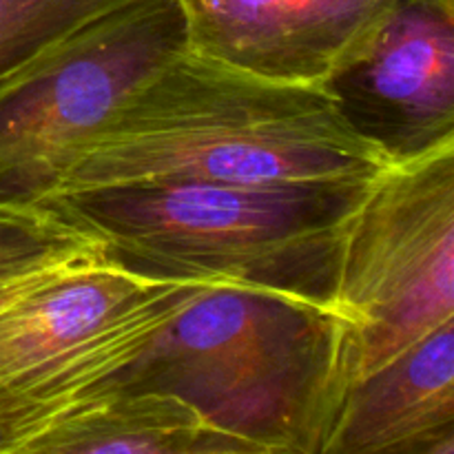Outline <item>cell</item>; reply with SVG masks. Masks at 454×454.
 Instances as JSON below:
<instances>
[{"label":"cell","mask_w":454,"mask_h":454,"mask_svg":"<svg viewBox=\"0 0 454 454\" xmlns=\"http://www.w3.org/2000/svg\"><path fill=\"white\" fill-rule=\"evenodd\" d=\"M386 167L317 84L278 82L184 49L115 109L62 191L371 182Z\"/></svg>","instance_id":"6da1fadb"},{"label":"cell","mask_w":454,"mask_h":454,"mask_svg":"<svg viewBox=\"0 0 454 454\" xmlns=\"http://www.w3.org/2000/svg\"><path fill=\"white\" fill-rule=\"evenodd\" d=\"M353 380L355 331L335 309L204 284L80 402L173 395L257 454H324Z\"/></svg>","instance_id":"7a4b0ae2"},{"label":"cell","mask_w":454,"mask_h":454,"mask_svg":"<svg viewBox=\"0 0 454 454\" xmlns=\"http://www.w3.org/2000/svg\"><path fill=\"white\" fill-rule=\"evenodd\" d=\"M371 182H140L62 191L43 208L146 282L231 284L335 309Z\"/></svg>","instance_id":"3957f363"},{"label":"cell","mask_w":454,"mask_h":454,"mask_svg":"<svg viewBox=\"0 0 454 454\" xmlns=\"http://www.w3.org/2000/svg\"><path fill=\"white\" fill-rule=\"evenodd\" d=\"M184 49L177 0H129L0 75V207L60 193L115 109Z\"/></svg>","instance_id":"277c9868"},{"label":"cell","mask_w":454,"mask_h":454,"mask_svg":"<svg viewBox=\"0 0 454 454\" xmlns=\"http://www.w3.org/2000/svg\"><path fill=\"white\" fill-rule=\"evenodd\" d=\"M335 310L353 324L355 380L454 322V146L371 182L346 235Z\"/></svg>","instance_id":"5b68a950"},{"label":"cell","mask_w":454,"mask_h":454,"mask_svg":"<svg viewBox=\"0 0 454 454\" xmlns=\"http://www.w3.org/2000/svg\"><path fill=\"white\" fill-rule=\"evenodd\" d=\"M319 87L388 167L454 146V0H393Z\"/></svg>","instance_id":"8992f818"},{"label":"cell","mask_w":454,"mask_h":454,"mask_svg":"<svg viewBox=\"0 0 454 454\" xmlns=\"http://www.w3.org/2000/svg\"><path fill=\"white\" fill-rule=\"evenodd\" d=\"M189 49L253 75L322 84L359 51L393 0H177Z\"/></svg>","instance_id":"52a82bcc"},{"label":"cell","mask_w":454,"mask_h":454,"mask_svg":"<svg viewBox=\"0 0 454 454\" xmlns=\"http://www.w3.org/2000/svg\"><path fill=\"white\" fill-rule=\"evenodd\" d=\"M158 284L98 253L71 262L0 313V388L29 395L129 322Z\"/></svg>","instance_id":"ba28073f"},{"label":"cell","mask_w":454,"mask_h":454,"mask_svg":"<svg viewBox=\"0 0 454 454\" xmlns=\"http://www.w3.org/2000/svg\"><path fill=\"white\" fill-rule=\"evenodd\" d=\"M454 454V322L350 384L324 454Z\"/></svg>","instance_id":"9c48e42d"},{"label":"cell","mask_w":454,"mask_h":454,"mask_svg":"<svg viewBox=\"0 0 454 454\" xmlns=\"http://www.w3.org/2000/svg\"><path fill=\"white\" fill-rule=\"evenodd\" d=\"M257 454L164 393L87 399L40 428L22 454Z\"/></svg>","instance_id":"30bf717a"},{"label":"cell","mask_w":454,"mask_h":454,"mask_svg":"<svg viewBox=\"0 0 454 454\" xmlns=\"http://www.w3.org/2000/svg\"><path fill=\"white\" fill-rule=\"evenodd\" d=\"M129 0H0V75Z\"/></svg>","instance_id":"8fae6325"},{"label":"cell","mask_w":454,"mask_h":454,"mask_svg":"<svg viewBox=\"0 0 454 454\" xmlns=\"http://www.w3.org/2000/svg\"><path fill=\"white\" fill-rule=\"evenodd\" d=\"M96 251L93 239L44 208L0 207V279L47 262Z\"/></svg>","instance_id":"7c38bea8"},{"label":"cell","mask_w":454,"mask_h":454,"mask_svg":"<svg viewBox=\"0 0 454 454\" xmlns=\"http://www.w3.org/2000/svg\"><path fill=\"white\" fill-rule=\"evenodd\" d=\"M87 255H93V253H84V255H74V257H62V260L47 262V264L34 266V269L20 270V273L9 275V278L0 279V313H3L4 309H9L13 301L20 300L22 295H27L29 291L38 288L40 284H44L47 279H51L53 275L60 273V270L65 269V266H69L71 262L82 260V257H87Z\"/></svg>","instance_id":"4fadbf2b"},{"label":"cell","mask_w":454,"mask_h":454,"mask_svg":"<svg viewBox=\"0 0 454 454\" xmlns=\"http://www.w3.org/2000/svg\"><path fill=\"white\" fill-rule=\"evenodd\" d=\"M25 433V408L0 388V454H16Z\"/></svg>","instance_id":"5bb4252c"}]
</instances>
